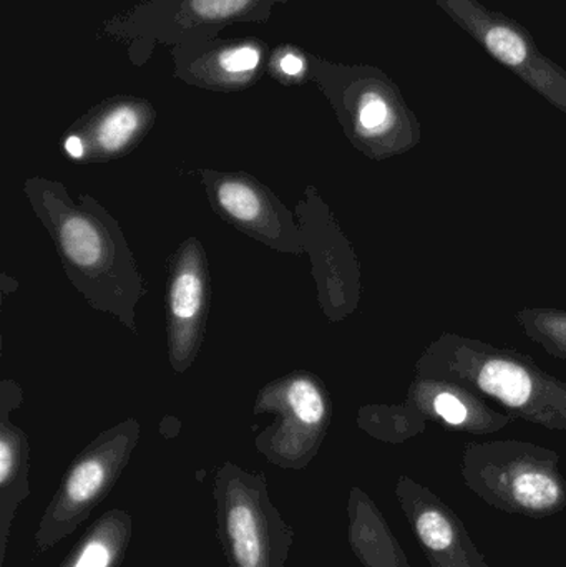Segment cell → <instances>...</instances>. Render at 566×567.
<instances>
[{
  "instance_id": "cell-10",
  "label": "cell",
  "mask_w": 566,
  "mask_h": 567,
  "mask_svg": "<svg viewBox=\"0 0 566 567\" xmlns=\"http://www.w3.org/2000/svg\"><path fill=\"white\" fill-rule=\"evenodd\" d=\"M296 215L305 233L306 252L311 256L322 312L331 322H339L358 309L361 299L358 256L312 186L296 206Z\"/></svg>"
},
{
  "instance_id": "cell-12",
  "label": "cell",
  "mask_w": 566,
  "mask_h": 567,
  "mask_svg": "<svg viewBox=\"0 0 566 567\" xmlns=\"http://www.w3.org/2000/svg\"><path fill=\"white\" fill-rule=\"evenodd\" d=\"M395 498L431 567H491L461 516L432 489L404 475Z\"/></svg>"
},
{
  "instance_id": "cell-8",
  "label": "cell",
  "mask_w": 566,
  "mask_h": 567,
  "mask_svg": "<svg viewBox=\"0 0 566 567\" xmlns=\"http://www.w3.org/2000/svg\"><path fill=\"white\" fill-rule=\"evenodd\" d=\"M461 29L505 69L566 115V70L538 49L534 37L511 17L481 0H434Z\"/></svg>"
},
{
  "instance_id": "cell-19",
  "label": "cell",
  "mask_w": 566,
  "mask_h": 567,
  "mask_svg": "<svg viewBox=\"0 0 566 567\" xmlns=\"http://www.w3.org/2000/svg\"><path fill=\"white\" fill-rule=\"evenodd\" d=\"M515 322L532 342L545 352L566 360V310L552 307H525L514 313Z\"/></svg>"
},
{
  "instance_id": "cell-11",
  "label": "cell",
  "mask_w": 566,
  "mask_h": 567,
  "mask_svg": "<svg viewBox=\"0 0 566 567\" xmlns=\"http://www.w3.org/2000/svg\"><path fill=\"white\" fill-rule=\"evenodd\" d=\"M208 258L202 241L188 238L169 259L166 279V340L173 370L186 372L205 340L212 299Z\"/></svg>"
},
{
  "instance_id": "cell-5",
  "label": "cell",
  "mask_w": 566,
  "mask_h": 567,
  "mask_svg": "<svg viewBox=\"0 0 566 567\" xmlns=\"http://www.w3.org/2000/svg\"><path fill=\"white\" fill-rule=\"evenodd\" d=\"M140 432L138 420H123L103 430L73 458L37 526V555L50 551L73 535L102 505L128 466Z\"/></svg>"
},
{
  "instance_id": "cell-14",
  "label": "cell",
  "mask_w": 566,
  "mask_h": 567,
  "mask_svg": "<svg viewBox=\"0 0 566 567\" xmlns=\"http://www.w3.org/2000/svg\"><path fill=\"white\" fill-rule=\"evenodd\" d=\"M23 402L13 380L0 383V567L6 565L7 546L17 512L30 495L29 436L10 422V412Z\"/></svg>"
},
{
  "instance_id": "cell-17",
  "label": "cell",
  "mask_w": 566,
  "mask_h": 567,
  "mask_svg": "<svg viewBox=\"0 0 566 567\" xmlns=\"http://www.w3.org/2000/svg\"><path fill=\"white\" fill-rule=\"evenodd\" d=\"M133 538V516L112 508L96 518L59 567H122Z\"/></svg>"
},
{
  "instance_id": "cell-15",
  "label": "cell",
  "mask_w": 566,
  "mask_h": 567,
  "mask_svg": "<svg viewBox=\"0 0 566 567\" xmlns=\"http://www.w3.org/2000/svg\"><path fill=\"white\" fill-rule=\"evenodd\" d=\"M155 112L142 100H113L70 130L83 143V163L122 158L136 148L152 128Z\"/></svg>"
},
{
  "instance_id": "cell-1",
  "label": "cell",
  "mask_w": 566,
  "mask_h": 567,
  "mask_svg": "<svg viewBox=\"0 0 566 567\" xmlns=\"http://www.w3.org/2000/svg\"><path fill=\"white\" fill-rule=\"evenodd\" d=\"M23 193L80 296L136 332L146 284L116 219L92 196L80 195L75 203L62 183L42 176L27 179Z\"/></svg>"
},
{
  "instance_id": "cell-2",
  "label": "cell",
  "mask_w": 566,
  "mask_h": 567,
  "mask_svg": "<svg viewBox=\"0 0 566 567\" xmlns=\"http://www.w3.org/2000/svg\"><path fill=\"white\" fill-rule=\"evenodd\" d=\"M415 372L461 383L514 419L566 432V382L517 349L444 332L419 357Z\"/></svg>"
},
{
  "instance_id": "cell-22",
  "label": "cell",
  "mask_w": 566,
  "mask_h": 567,
  "mask_svg": "<svg viewBox=\"0 0 566 567\" xmlns=\"http://www.w3.org/2000/svg\"><path fill=\"white\" fill-rule=\"evenodd\" d=\"M278 69L286 79H298L305 73V60L299 53L286 52L279 56Z\"/></svg>"
},
{
  "instance_id": "cell-3",
  "label": "cell",
  "mask_w": 566,
  "mask_h": 567,
  "mask_svg": "<svg viewBox=\"0 0 566 567\" xmlns=\"http://www.w3.org/2000/svg\"><path fill=\"white\" fill-rule=\"evenodd\" d=\"M462 478L487 505L527 518H548L566 508L560 455L521 440L465 443Z\"/></svg>"
},
{
  "instance_id": "cell-20",
  "label": "cell",
  "mask_w": 566,
  "mask_h": 567,
  "mask_svg": "<svg viewBox=\"0 0 566 567\" xmlns=\"http://www.w3.org/2000/svg\"><path fill=\"white\" fill-rule=\"evenodd\" d=\"M261 62V52L255 43L231 47L216 56V75L225 83L238 85L251 79Z\"/></svg>"
},
{
  "instance_id": "cell-13",
  "label": "cell",
  "mask_w": 566,
  "mask_h": 567,
  "mask_svg": "<svg viewBox=\"0 0 566 567\" xmlns=\"http://www.w3.org/2000/svg\"><path fill=\"white\" fill-rule=\"evenodd\" d=\"M405 400L428 422H435L452 432L469 435H492L515 420L508 413L492 409L487 399L474 390L434 377L415 375Z\"/></svg>"
},
{
  "instance_id": "cell-18",
  "label": "cell",
  "mask_w": 566,
  "mask_h": 567,
  "mask_svg": "<svg viewBox=\"0 0 566 567\" xmlns=\"http://www.w3.org/2000/svg\"><path fill=\"white\" fill-rule=\"evenodd\" d=\"M358 425L372 439L398 445L424 433L428 420L405 400L399 405L362 406Z\"/></svg>"
},
{
  "instance_id": "cell-4",
  "label": "cell",
  "mask_w": 566,
  "mask_h": 567,
  "mask_svg": "<svg viewBox=\"0 0 566 567\" xmlns=\"http://www.w3.org/2000/svg\"><path fill=\"white\" fill-rule=\"evenodd\" d=\"M213 502L228 567H288L295 529L272 503L263 473L226 462L216 470Z\"/></svg>"
},
{
  "instance_id": "cell-9",
  "label": "cell",
  "mask_w": 566,
  "mask_h": 567,
  "mask_svg": "<svg viewBox=\"0 0 566 567\" xmlns=\"http://www.w3.org/2000/svg\"><path fill=\"white\" fill-rule=\"evenodd\" d=\"M202 185L219 218L243 235L282 252L302 256L305 233L278 196L248 173L202 169Z\"/></svg>"
},
{
  "instance_id": "cell-16",
  "label": "cell",
  "mask_w": 566,
  "mask_h": 567,
  "mask_svg": "<svg viewBox=\"0 0 566 567\" xmlns=\"http://www.w3.org/2000/svg\"><path fill=\"white\" fill-rule=\"evenodd\" d=\"M348 539L362 567H411L381 509L361 488L348 498Z\"/></svg>"
},
{
  "instance_id": "cell-7",
  "label": "cell",
  "mask_w": 566,
  "mask_h": 567,
  "mask_svg": "<svg viewBox=\"0 0 566 567\" xmlns=\"http://www.w3.org/2000/svg\"><path fill=\"white\" fill-rule=\"evenodd\" d=\"M255 413L275 415L256 439L258 452L279 468L302 470L325 442L331 425V400L315 373L292 372L259 392Z\"/></svg>"
},
{
  "instance_id": "cell-6",
  "label": "cell",
  "mask_w": 566,
  "mask_h": 567,
  "mask_svg": "<svg viewBox=\"0 0 566 567\" xmlns=\"http://www.w3.org/2000/svg\"><path fill=\"white\" fill-rule=\"evenodd\" d=\"M336 110L352 145L374 162L404 155L421 143L422 128L399 86L381 70H346Z\"/></svg>"
},
{
  "instance_id": "cell-21",
  "label": "cell",
  "mask_w": 566,
  "mask_h": 567,
  "mask_svg": "<svg viewBox=\"0 0 566 567\" xmlns=\"http://www.w3.org/2000/svg\"><path fill=\"white\" fill-rule=\"evenodd\" d=\"M256 0H189V10L199 20H228L251 9Z\"/></svg>"
}]
</instances>
